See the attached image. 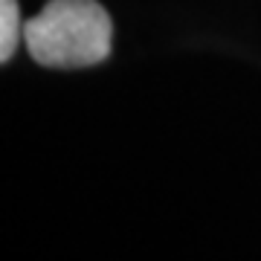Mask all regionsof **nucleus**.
I'll return each mask as SVG.
<instances>
[{
  "instance_id": "obj_1",
  "label": "nucleus",
  "mask_w": 261,
  "mask_h": 261,
  "mask_svg": "<svg viewBox=\"0 0 261 261\" xmlns=\"http://www.w3.org/2000/svg\"><path fill=\"white\" fill-rule=\"evenodd\" d=\"M113 23L99 0H49L23 23L29 58L49 70H82L111 58Z\"/></svg>"
},
{
  "instance_id": "obj_2",
  "label": "nucleus",
  "mask_w": 261,
  "mask_h": 261,
  "mask_svg": "<svg viewBox=\"0 0 261 261\" xmlns=\"http://www.w3.org/2000/svg\"><path fill=\"white\" fill-rule=\"evenodd\" d=\"M23 41V23H20L18 0H0V61H12L18 44Z\"/></svg>"
}]
</instances>
